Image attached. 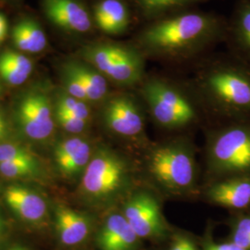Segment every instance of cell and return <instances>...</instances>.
Segmentation results:
<instances>
[{
	"label": "cell",
	"mask_w": 250,
	"mask_h": 250,
	"mask_svg": "<svg viewBox=\"0 0 250 250\" xmlns=\"http://www.w3.org/2000/svg\"><path fill=\"white\" fill-rule=\"evenodd\" d=\"M206 172L209 183L250 177V120L232 121L209 134L206 145Z\"/></svg>",
	"instance_id": "cell-5"
},
{
	"label": "cell",
	"mask_w": 250,
	"mask_h": 250,
	"mask_svg": "<svg viewBox=\"0 0 250 250\" xmlns=\"http://www.w3.org/2000/svg\"><path fill=\"white\" fill-rule=\"evenodd\" d=\"M93 20L103 33L117 36L129 28L131 14L123 0H101L94 8Z\"/></svg>",
	"instance_id": "cell-16"
},
{
	"label": "cell",
	"mask_w": 250,
	"mask_h": 250,
	"mask_svg": "<svg viewBox=\"0 0 250 250\" xmlns=\"http://www.w3.org/2000/svg\"><path fill=\"white\" fill-rule=\"evenodd\" d=\"M18 117L24 133L33 139L48 137L54 130L49 101L42 93H31L21 101Z\"/></svg>",
	"instance_id": "cell-10"
},
{
	"label": "cell",
	"mask_w": 250,
	"mask_h": 250,
	"mask_svg": "<svg viewBox=\"0 0 250 250\" xmlns=\"http://www.w3.org/2000/svg\"><path fill=\"white\" fill-rule=\"evenodd\" d=\"M140 245L141 239L122 212L108 215L97 236L99 250H139Z\"/></svg>",
	"instance_id": "cell-14"
},
{
	"label": "cell",
	"mask_w": 250,
	"mask_h": 250,
	"mask_svg": "<svg viewBox=\"0 0 250 250\" xmlns=\"http://www.w3.org/2000/svg\"><path fill=\"white\" fill-rule=\"evenodd\" d=\"M206 199L213 205L235 212L250 210V177L237 176L210 182L204 192Z\"/></svg>",
	"instance_id": "cell-11"
},
{
	"label": "cell",
	"mask_w": 250,
	"mask_h": 250,
	"mask_svg": "<svg viewBox=\"0 0 250 250\" xmlns=\"http://www.w3.org/2000/svg\"><path fill=\"white\" fill-rule=\"evenodd\" d=\"M169 250H197V248L190 237L185 234H177L174 236Z\"/></svg>",
	"instance_id": "cell-29"
},
{
	"label": "cell",
	"mask_w": 250,
	"mask_h": 250,
	"mask_svg": "<svg viewBox=\"0 0 250 250\" xmlns=\"http://www.w3.org/2000/svg\"><path fill=\"white\" fill-rule=\"evenodd\" d=\"M64 68L80 81L86 92L89 102H99L106 99L108 93L107 78L83 60L66 63Z\"/></svg>",
	"instance_id": "cell-19"
},
{
	"label": "cell",
	"mask_w": 250,
	"mask_h": 250,
	"mask_svg": "<svg viewBox=\"0 0 250 250\" xmlns=\"http://www.w3.org/2000/svg\"><path fill=\"white\" fill-rule=\"evenodd\" d=\"M36 168L33 161H12L0 162V173L7 178H16L32 173Z\"/></svg>",
	"instance_id": "cell-25"
},
{
	"label": "cell",
	"mask_w": 250,
	"mask_h": 250,
	"mask_svg": "<svg viewBox=\"0 0 250 250\" xmlns=\"http://www.w3.org/2000/svg\"><path fill=\"white\" fill-rule=\"evenodd\" d=\"M87 103L88 102L75 99L66 93L61 96L58 100L57 109L88 122L91 116V110Z\"/></svg>",
	"instance_id": "cell-24"
},
{
	"label": "cell",
	"mask_w": 250,
	"mask_h": 250,
	"mask_svg": "<svg viewBox=\"0 0 250 250\" xmlns=\"http://www.w3.org/2000/svg\"><path fill=\"white\" fill-rule=\"evenodd\" d=\"M56 114H57V119H58L60 125H62V127L64 130H66L67 132H69L71 134L83 133L85 130L86 125L88 123L84 120L72 116L71 114H68V113L63 112L59 109H57Z\"/></svg>",
	"instance_id": "cell-26"
},
{
	"label": "cell",
	"mask_w": 250,
	"mask_h": 250,
	"mask_svg": "<svg viewBox=\"0 0 250 250\" xmlns=\"http://www.w3.org/2000/svg\"><path fill=\"white\" fill-rule=\"evenodd\" d=\"M28 152L16 145H0V162L12 161H33Z\"/></svg>",
	"instance_id": "cell-27"
},
{
	"label": "cell",
	"mask_w": 250,
	"mask_h": 250,
	"mask_svg": "<svg viewBox=\"0 0 250 250\" xmlns=\"http://www.w3.org/2000/svg\"><path fill=\"white\" fill-rule=\"evenodd\" d=\"M12 40L19 50L29 53H39L47 44L43 29L30 19L22 20L13 27Z\"/></svg>",
	"instance_id": "cell-20"
},
{
	"label": "cell",
	"mask_w": 250,
	"mask_h": 250,
	"mask_svg": "<svg viewBox=\"0 0 250 250\" xmlns=\"http://www.w3.org/2000/svg\"><path fill=\"white\" fill-rule=\"evenodd\" d=\"M9 250H29L25 249V248H23V247H13V248H11V249H9Z\"/></svg>",
	"instance_id": "cell-33"
},
{
	"label": "cell",
	"mask_w": 250,
	"mask_h": 250,
	"mask_svg": "<svg viewBox=\"0 0 250 250\" xmlns=\"http://www.w3.org/2000/svg\"><path fill=\"white\" fill-rule=\"evenodd\" d=\"M208 0H134L137 9L149 21L181 12L186 7Z\"/></svg>",
	"instance_id": "cell-22"
},
{
	"label": "cell",
	"mask_w": 250,
	"mask_h": 250,
	"mask_svg": "<svg viewBox=\"0 0 250 250\" xmlns=\"http://www.w3.org/2000/svg\"><path fill=\"white\" fill-rule=\"evenodd\" d=\"M93 149L88 141L81 137H72L60 144L55 158L60 170L66 176H74L86 169Z\"/></svg>",
	"instance_id": "cell-15"
},
{
	"label": "cell",
	"mask_w": 250,
	"mask_h": 250,
	"mask_svg": "<svg viewBox=\"0 0 250 250\" xmlns=\"http://www.w3.org/2000/svg\"><path fill=\"white\" fill-rule=\"evenodd\" d=\"M140 96L152 119L166 130H180L197 122L194 102L178 86L169 81L145 78L139 85Z\"/></svg>",
	"instance_id": "cell-7"
},
{
	"label": "cell",
	"mask_w": 250,
	"mask_h": 250,
	"mask_svg": "<svg viewBox=\"0 0 250 250\" xmlns=\"http://www.w3.org/2000/svg\"><path fill=\"white\" fill-rule=\"evenodd\" d=\"M56 224L60 239L67 247H74L86 240L92 223L86 215L67 207H60L56 212Z\"/></svg>",
	"instance_id": "cell-17"
},
{
	"label": "cell",
	"mask_w": 250,
	"mask_h": 250,
	"mask_svg": "<svg viewBox=\"0 0 250 250\" xmlns=\"http://www.w3.org/2000/svg\"><path fill=\"white\" fill-rule=\"evenodd\" d=\"M64 83L66 87V92L68 95L75 99H80L85 102H89L87 99L86 92L82 85L80 81L78 80L72 72H69L64 68Z\"/></svg>",
	"instance_id": "cell-28"
},
{
	"label": "cell",
	"mask_w": 250,
	"mask_h": 250,
	"mask_svg": "<svg viewBox=\"0 0 250 250\" xmlns=\"http://www.w3.org/2000/svg\"><path fill=\"white\" fill-rule=\"evenodd\" d=\"M4 197L8 205L28 222H38L45 217V200L26 188L10 187L7 188Z\"/></svg>",
	"instance_id": "cell-18"
},
{
	"label": "cell",
	"mask_w": 250,
	"mask_h": 250,
	"mask_svg": "<svg viewBox=\"0 0 250 250\" xmlns=\"http://www.w3.org/2000/svg\"><path fill=\"white\" fill-rule=\"evenodd\" d=\"M80 53L82 60L120 86L136 87L146 78V58L134 44L99 42L84 46Z\"/></svg>",
	"instance_id": "cell-6"
},
{
	"label": "cell",
	"mask_w": 250,
	"mask_h": 250,
	"mask_svg": "<svg viewBox=\"0 0 250 250\" xmlns=\"http://www.w3.org/2000/svg\"><path fill=\"white\" fill-rule=\"evenodd\" d=\"M138 169L135 162L108 148L93 154L81 182L83 195L96 203L125 200L137 188Z\"/></svg>",
	"instance_id": "cell-4"
},
{
	"label": "cell",
	"mask_w": 250,
	"mask_h": 250,
	"mask_svg": "<svg viewBox=\"0 0 250 250\" xmlns=\"http://www.w3.org/2000/svg\"><path fill=\"white\" fill-rule=\"evenodd\" d=\"M8 32V21L4 15L0 13V43L5 39Z\"/></svg>",
	"instance_id": "cell-31"
},
{
	"label": "cell",
	"mask_w": 250,
	"mask_h": 250,
	"mask_svg": "<svg viewBox=\"0 0 250 250\" xmlns=\"http://www.w3.org/2000/svg\"><path fill=\"white\" fill-rule=\"evenodd\" d=\"M229 241L243 250H250V210L235 212L229 220Z\"/></svg>",
	"instance_id": "cell-23"
},
{
	"label": "cell",
	"mask_w": 250,
	"mask_h": 250,
	"mask_svg": "<svg viewBox=\"0 0 250 250\" xmlns=\"http://www.w3.org/2000/svg\"><path fill=\"white\" fill-rule=\"evenodd\" d=\"M0 125H6V123L4 121V118H3L1 113H0Z\"/></svg>",
	"instance_id": "cell-34"
},
{
	"label": "cell",
	"mask_w": 250,
	"mask_h": 250,
	"mask_svg": "<svg viewBox=\"0 0 250 250\" xmlns=\"http://www.w3.org/2000/svg\"><path fill=\"white\" fill-rule=\"evenodd\" d=\"M121 212L141 240L162 241L170 234L161 202L149 189L135 188L124 200Z\"/></svg>",
	"instance_id": "cell-8"
},
{
	"label": "cell",
	"mask_w": 250,
	"mask_h": 250,
	"mask_svg": "<svg viewBox=\"0 0 250 250\" xmlns=\"http://www.w3.org/2000/svg\"><path fill=\"white\" fill-rule=\"evenodd\" d=\"M225 41L230 55L250 67V0H237L227 21Z\"/></svg>",
	"instance_id": "cell-13"
},
{
	"label": "cell",
	"mask_w": 250,
	"mask_h": 250,
	"mask_svg": "<svg viewBox=\"0 0 250 250\" xmlns=\"http://www.w3.org/2000/svg\"><path fill=\"white\" fill-rule=\"evenodd\" d=\"M203 250H243L234 243L227 240L223 243H215L213 241H208L204 245Z\"/></svg>",
	"instance_id": "cell-30"
},
{
	"label": "cell",
	"mask_w": 250,
	"mask_h": 250,
	"mask_svg": "<svg viewBox=\"0 0 250 250\" xmlns=\"http://www.w3.org/2000/svg\"><path fill=\"white\" fill-rule=\"evenodd\" d=\"M5 133H6V125H0V139L3 137Z\"/></svg>",
	"instance_id": "cell-32"
},
{
	"label": "cell",
	"mask_w": 250,
	"mask_h": 250,
	"mask_svg": "<svg viewBox=\"0 0 250 250\" xmlns=\"http://www.w3.org/2000/svg\"><path fill=\"white\" fill-rule=\"evenodd\" d=\"M32 62L21 54L6 51L0 55V75L11 85L22 84L32 73Z\"/></svg>",
	"instance_id": "cell-21"
},
{
	"label": "cell",
	"mask_w": 250,
	"mask_h": 250,
	"mask_svg": "<svg viewBox=\"0 0 250 250\" xmlns=\"http://www.w3.org/2000/svg\"><path fill=\"white\" fill-rule=\"evenodd\" d=\"M145 170L159 189L170 196H188L197 187L196 152L186 138L152 146L145 158Z\"/></svg>",
	"instance_id": "cell-3"
},
{
	"label": "cell",
	"mask_w": 250,
	"mask_h": 250,
	"mask_svg": "<svg viewBox=\"0 0 250 250\" xmlns=\"http://www.w3.org/2000/svg\"><path fill=\"white\" fill-rule=\"evenodd\" d=\"M142 103L129 93L109 98L102 111L106 127L111 133L125 139L134 141L142 138L146 129V113Z\"/></svg>",
	"instance_id": "cell-9"
},
{
	"label": "cell",
	"mask_w": 250,
	"mask_h": 250,
	"mask_svg": "<svg viewBox=\"0 0 250 250\" xmlns=\"http://www.w3.org/2000/svg\"><path fill=\"white\" fill-rule=\"evenodd\" d=\"M43 9L50 21L68 33L83 35L93 28V17L80 0H44Z\"/></svg>",
	"instance_id": "cell-12"
},
{
	"label": "cell",
	"mask_w": 250,
	"mask_h": 250,
	"mask_svg": "<svg viewBox=\"0 0 250 250\" xmlns=\"http://www.w3.org/2000/svg\"><path fill=\"white\" fill-rule=\"evenodd\" d=\"M198 84L219 114L230 122L250 120V67L230 55L210 64Z\"/></svg>",
	"instance_id": "cell-2"
},
{
	"label": "cell",
	"mask_w": 250,
	"mask_h": 250,
	"mask_svg": "<svg viewBox=\"0 0 250 250\" xmlns=\"http://www.w3.org/2000/svg\"><path fill=\"white\" fill-rule=\"evenodd\" d=\"M226 32L227 21L221 16L184 11L152 21L136 36L134 44L146 58L174 61L225 41Z\"/></svg>",
	"instance_id": "cell-1"
}]
</instances>
